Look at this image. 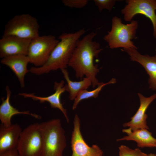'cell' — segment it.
Here are the masks:
<instances>
[{
    "mask_svg": "<svg viewBox=\"0 0 156 156\" xmlns=\"http://www.w3.org/2000/svg\"><path fill=\"white\" fill-rule=\"evenodd\" d=\"M96 34V32H91L79 40L68 65L75 70L77 78L82 79L85 76L90 79L93 88L101 83L96 77L99 69L94 63V58L102 50L100 44L93 40Z\"/></svg>",
    "mask_w": 156,
    "mask_h": 156,
    "instance_id": "6da1fadb",
    "label": "cell"
},
{
    "mask_svg": "<svg viewBox=\"0 0 156 156\" xmlns=\"http://www.w3.org/2000/svg\"><path fill=\"white\" fill-rule=\"evenodd\" d=\"M86 32L82 28L74 33L62 34L58 38V42L45 63L40 67H32L29 71L40 75L58 69H66L78 42Z\"/></svg>",
    "mask_w": 156,
    "mask_h": 156,
    "instance_id": "7a4b0ae2",
    "label": "cell"
},
{
    "mask_svg": "<svg viewBox=\"0 0 156 156\" xmlns=\"http://www.w3.org/2000/svg\"><path fill=\"white\" fill-rule=\"evenodd\" d=\"M40 125L42 138L41 156H62L66 143L60 120L53 119Z\"/></svg>",
    "mask_w": 156,
    "mask_h": 156,
    "instance_id": "3957f363",
    "label": "cell"
},
{
    "mask_svg": "<svg viewBox=\"0 0 156 156\" xmlns=\"http://www.w3.org/2000/svg\"><path fill=\"white\" fill-rule=\"evenodd\" d=\"M138 25L137 21L133 20L129 23L125 24L120 18L114 16L112 20L111 29L104 36L103 40L111 49H137L132 40L135 37Z\"/></svg>",
    "mask_w": 156,
    "mask_h": 156,
    "instance_id": "277c9868",
    "label": "cell"
},
{
    "mask_svg": "<svg viewBox=\"0 0 156 156\" xmlns=\"http://www.w3.org/2000/svg\"><path fill=\"white\" fill-rule=\"evenodd\" d=\"M40 26L36 18L28 14L16 15L5 26L3 36L33 39L39 36Z\"/></svg>",
    "mask_w": 156,
    "mask_h": 156,
    "instance_id": "5b68a950",
    "label": "cell"
},
{
    "mask_svg": "<svg viewBox=\"0 0 156 156\" xmlns=\"http://www.w3.org/2000/svg\"><path fill=\"white\" fill-rule=\"evenodd\" d=\"M42 148L40 123L32 124L22 130L17 148L20 156H41Z\"/></svg>",
    "mask_w": 156,
    "mask_h": 156,
    "instance_id": "8992f818",
    "label": "cell"
},
{
    "mask_svg": "<svg viewBox=\"0 0 156 156\" xmlns=\"http://www.w3.org/2000/svg\"><path fill=\"white\" fill-rule=\"evenodd\" d=\"M59 41L54 36L51 35L39 36L32 39L27 55L30 63L36 67L43 65Z\"/></svg>",
    "mask_w": 156,
    "mask_h": 156,
    "instance_id": "52a82bcc",
    "label": "cell"
},
{
    "mask_svg": "<svg viewBox=\"0 0 156 156\" xmlns=\"http://www.w3.org/2000/svg\"><path fill=\"white\" fill-rule=\"evenodd\" d=\"M121 10L124 20L131 22L136 15L141 14L151 21L153 29V35L156 39V0H128Z\"/></svg>",
    "mask_w": 156,
    "mask_h": 156,
    "instance_id": "ba28073f",
    "label": "cell"
},
{
    "mask_svg": "<svg viewBox=\"0 0 156 156\" xmlns=\"http://www.w3.org/2000/svg\"><path fill=\"white\" fill-rule=\"evenodd\" d=\"M73 124L71 140L72 156H102L103 152L97 145L90 147L85 141L81 131L80 120L77 114L75 115Z\"/></svg>",
    "mask_w": 156,
    "mask_h": 156,
    "instance_id": "9c48e42d",
    "label": "cell"
},
{
    "mask_svg": "<svg viewBox=\"0 0 156 156\" xmlns=\"http://www.w3.org/2000/svg\"><path fill=\"white\" fill-rule=\"evenodd\" d=\"M31 39L13 35H3L0 40V57L15 55H27Z\"/></svg>",
    "mask_w": 156,
    "mask_h": 156,
    "instance_id": "30bf717a",
    "label": "cell"
},
{
    "mask_svg": "<svg viewBox=\"0 0 156 156\" xmlns=\"http://www.w3.org/2000/svg\"><path fill=\"white\" fill-rule=\"evenodd\" d=\"M135 48L124 49L130 56L131 60L137 62L144 68L149 76L148 83L149 88L156 90V54L150 56L142 55Z\"/></svg>",
    "mask_w": 156,
    "mask_h": 156,
    "instance_id": "8fae6325",
    "label": "cell"
},
{
    "mask_svg": "<svg viewBox=\"0 0 156 156\" xmlns=\"http://www.w3.org/2000/svg\"><path fill=\"white\" fill-rule=\"evenodd\" d=\"M140 101V105L135 114L131 118V120L124 123V127H129L132 130L141 129H148L146 120L148 118L146 112L150 104L156 99V94L150 96L145 97L140 93H138Z\"/></svg>",
    "mask_w": 156,
    "mask_h": 156,
    "instance_id": "7c38bea8",
    "label": "cell"
},
{
    "mask_svg": "<svg viewBox=\"0 0 156 156\" xmlns=\"http://www.w3.org/2000/svg\"><path fill=\"white\" fill-rule=\"evenodd\" d=\"M64 83L63 80H62L59 82H55L54 85L55 92L46 97L38 96L32 93H20L18 94L25 98H31L34 100L39 101L40 103L45 102H48L52 108L59 109L64 114L67 122H68L69 119L66 109L63 107L60 100L61 95L66 91V87L65 85H64Z\"/></svg>",
    "mask_w": 156,
    "mask_h": 156,
    "instance_id": "4fadbf2b",
    "label": "cell"
},
{
    "mask_svg": "<svg viewBox=\"0 0 156 156\" xmlns=\"http://www.w3.org/2000/svg\"><path fill=\"white\" fill-rule=\"evenodd\" d=\"M22 131L19 125L12 124L9 126L1 124L0 127V154L17 149Z\"/></svg>",
    "mask_w": 156,
    "mask_h": 156,
    "instance_id": "5bb4252c",
    "label": "cell"
},
{
    "mask_svg": "<svg viewBox=\"0 0 156 156\" xmlns=\"http://www.w3.org/2000/svg\"><path fill=\"white\" fill-rule=\"evenodd\" d=\"M1 62L10 68L17 77L21 87H24L25 76L29 71L27 68L30 63L28 57L24 55L11 56L2 58Z\"/></svg>",
    "mask_w": 156,
    "mask_h": 156,
    "instance_id": "9a60e30c",
    "label": "cell"
},
{
    "mask_svg": "<svg viewBox=\"0 0 156 156\" xmlns=\"http://www.w3.org/2000/svg\"><path fill=\"white\" fill-rule=\"evenodd\" d=\"M123 132L127 135L117 140V141H133L136 142L140 148H156V138L148 129H141L132 130L129 128L123 129Z\"/></svg>",
    "mask_w": 156,
    "mask_h": 156,
    "instance_id": "2e32d148",
    "label": "cell"
},
{
    "mask_svg": "<svg viewBox=\"0 0 156 156\" xmlns=\"http://www.w3.org/2000/svg\"><path fill=\"white\" fill-rule=\"evenodd\" d=\"M5 90L6 98L3 99L0 105V120L1 125L5 126H10L12 124L11 120L12 117L18 114L29 115L37 119L41 118L40 116L31 113L29 111H20L14 107L10 103L11 92L8 86H6Z\"/></svg>",
    "mask_w": 156,
    "mask_h": 156,
    "instance_id": "e0dca14e",
    "label": "cell"
},
{
    "mask_svg": "<svg viewBox=\"0 0 156 156\" xmlns=\"http://www.w3.org/2000/svg\"><path fill=\"white\" fill-rule=\"evenodd\" d=\"M64 77L67 82L65 85L66 91L69 93V98L71 100H75L78 93L81 91L86 90L91 85L92 82L90 79L85 77L79 81L71 80L69 73L66 69L61 70Z\"/></svg>",
    "mask_w": 156,
    "mask_h": 156,
    "instance_id": "ac0fdd59",
    "label": "cell"
},
{
    "mask_svg": "<svg viewBox=\"0 0 156 156\" xmlns=\"http://www.w3.org/2000/svg\"><path fill=\"white\" fill-rule=\"evenodd\" d=\"M116 82V80L112 78L108 82L104 83L101 82L95 89L91 91H88L84 90L81 91L74 100L72 107V109L74 110L76 109L79 103L81 101L90 98H96L98 96L99 94L104 86L108 84H113Z\"/></svg>",
    "mask_w": 156,
    "mask_h": 156,
    "instance_id": "d6986e66",
    "label": "cell"
},
{
    "mask_svg": "<svg viewBox=\"0 0 156 156\" xmlns=\"http://www.w3.org/2000/svg\"><path fill=\"white\" fill-rule=\"evenodd\" d=\"M119 156H148L139 148L131 149L128 146L121 145L119 147Z\"/></svg>",
    "mask_w": 156,
    "mask_h": 156,
    "instance_id": "ffe728a7",
    "label": "cell"
},
{
    "mask_svg": "<svg viewBox=\"0 0 156 156\" xmlns=\"http://www.w3.org/2000/svg\"><path fill=\"white\" fill-rule=\"evenodd\" d=\"M117 1L115 0H94L95 5L100 12H101L104 9H106L110 12Z\"/></svg>",
    "mask_w": 156,
    "mask_h": 156,
    "instance_id": "44dd1931",
    "label": "cell"
},
{
    "mask_svg": "<svg viewBox=\"0 0 156 156\" xmlns=\"http://www.w3.org/2000/svg\"><path fill=\"white\" fill-rule=\"evenodd\" d=\"M62 2L66 6L77 8H81L86 6L88 2V0H62Z\"/></svg>",
    "mask_w": 156,
    "mask_h": 156,
    "instance_id": "7402d4cb",
    "label": "cell"
},
{
    "mask_svg": "<svg viewBox=\"0 0 156 156\" xmlns=\"http://www.w3.org/2000/svg\"><path fill=\"white\" fill-rule=\"evenodd\" d=\"M0 156H20L17 149L0 154Z\"/></svg>",
    "mask_w": 156,
    "mask_h": 156,
    "instance_id": "603a6c76",
    "label": "cell"
},
{
    "mask_svg": "<svg viewBox=\"0 0 156 156\" xmlns=\"http://www.w3.org/2000/svg\"><path fill=\"white\" fill-rule=\"evenodd\" d=\"M148 156H156V154L150 153L148 154Z\"/></svg>",
    "mask_w": 156,
    "mask_h": 156,
    "instance_id": "cb8c5ba5",
    "label": "cell"
},
{
    "mask_svg": "<svg viewBox=\"0 0 156 156\" xmlns=\"http://www.w3.org/2000/svg\"><path fill=\"white\" fill-rule=\"evenodd\" d=\"M155 50L156 51V48H155Z\"/></svg>",
    "mask_w": 156,
    "mask_h": 156,
    "instance_id": "d4e9b609",
    "label": "cell"
}]
</instances>
